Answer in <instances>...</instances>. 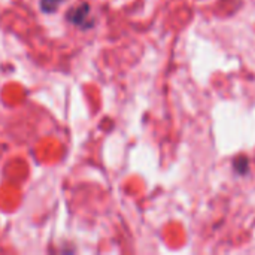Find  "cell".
<instances>
[{
	"label": "cell",
	"mask_w": 255,
	"mask_h": 255,
	"mask_svg": "<svg viewBox=\"0 0 255 255\" xmlns=\"http://www.w3.org/2000/svg\"><path fill=\"white\" fill-rule=\"evenodd\" d=\"M248 158H244V157H241V158H238L236 161H235V170L239 173V175H245L247 172H248Z\"/></svg>",
	"instance_id": "obj_1"
},
{
	"label": "cell",
	"mask_w": 255,
	"mask_h": 255,
	"mask_svg": "<svg viewBox=\"0 0 255 255\" xmlns=\"http://www.w3.org/2000/svg\"><path fill=\"white\" fill-rule=\"evenodd\" d=\"M60 1H61V0H43L42 4H43V7H45L46 10H54L55 6H57Z\"/></svg>",
	"instance_id": "obj_2"
}]
</instances>
